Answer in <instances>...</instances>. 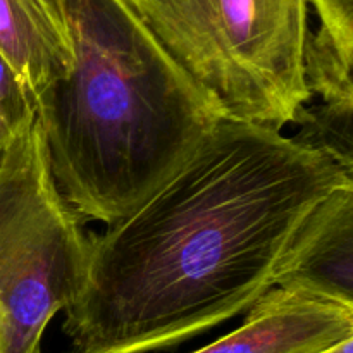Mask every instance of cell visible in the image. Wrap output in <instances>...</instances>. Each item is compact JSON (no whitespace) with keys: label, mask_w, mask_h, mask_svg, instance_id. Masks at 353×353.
Instances as JSON below:
<instances>
[{"label":"cell","mask_w":353,"mask_h":353,"mask_svg":"<svg viewBox=\"0 0 353 353\" xmlns=\"http://www.w3.org/2000/svg\"><path fill=\"white\" fill-rule=\"evenodd\" d=\"M353 185L330 157L261 124L221 119L130 216L90 236L64 310L72 353L169 350L254 307L324 199Z\"/></svg>","instance_id":"cell-1"},{"label":"cell","mask_w":353,"mask_h":353,"mask_svg":"<svg viewBox=\"0 0 353 353\" xmlns=\"http://www.w3.org/2000/svg\"><path fill=\"white\" fill-rule=\"evenodd\" d=\"M68 76L34 102L65 202L107 226L172 178L224 114L126 0H62Z\"/></svg>","instance_id":"cell-2"},{"label":"cell","mask_w":353,"mask_h":353,"mask_svg":"<svg viewBox=\"0 0 353 353\" xmlns=\"http://www.w3.org/2000/svg\"><path fill=\"white\" fill-rule=\"evenodd\" d=\"M228 119L281 131L312 100L309 0H126Z\"/></svg>","instance_id":"cell-3"},{"label":"cell","mask_w":353,"mask_h":353,"mask_svg":"<svg viewBox=\"0 0 353 353\" xmlns=\"http://www.w3.org/2000/svg\"><path fill=\"white\" fill-rule=\"evenodd\" d=\"M90 234L59 192L37 117L7 143L0 165V303L7 353H33L78 295Z\"/></svg>","instance_id":"cell-4"},{"label":"cell","mask_w":353,"mask_h":353,"mask_svg":"<svg viewBox=\"0 0 353 353\" xmlns=\"http://www.w3.org/2000/svg\"><path fill=\"white\" fill-rule=\"evenodd\" d=\"M353 340V305L295 288H272L245 323L193 353H327Z\"/></svg>","instance_id":"cell-5"},{"label":"cell","mask_w":353,"mask_h":353,"mask_svg":"<svg viewBox=\"0 0 353 353\" xmlns=\"http://www.w3.org/2000/svg\"><path fill=\"white\" fill-rule=\"evenodd\" d=\"M276 286L353 305V185L331 193L303 223Z\"/></svg>","instance_id":"cell-6"},{"label":"cell","mask_w":353,"mask_h":353,"mask_svg":"<svg viewBox=\"0 0 353 353\" xmlns=\"http://www.w3.org/2000/svg\"><path fill=\"white\" fill-rule=\"evenodd\" d=\"M0 52L34 102L72 65L62 0H0Z\"/></svg>","instance_id":"cell-7"},{"label":"cell","mask_w":353,"mask_h":353,"mask_svg":"<svg viewBox=\"0 0 353 353\" xmlns=\"http://www.w3.org/2000/svg\"><path fill=\"white\" fill-rule=\"evenodd\" d=\"M353 52L324 31H309L303 48V78L310 95L334 105H353Z\"/></svg>","instance_id":"cell-8"},{"label":"cell","mask_w":353,"mask_h":353,"mask_svg":"<svg viewBox=\"0 0 353 353\" xmlns=\"http://www.w3.org/2000/svg\"><path fill=\"white\" fill-rule=\"evenodd\" d=\"M293 123L300 126L293 140L326 155L345 172L353 176V105L305 103Z\"/></svg>","instance_id":"cell-9"},{"label":"cell","mask_w":353,"mask_h":353,"mask_svg":"<svg viewBox=\"0 0 353 353\" xmlns=\"http://www.w3.org/2000/svg\"><path fill=\"white\" fill-rule=\"evenodd\" d=\"M33 117L30 93L0 52V147H7Z\"/></svg>","instance_id":"cell-10"},{"label":"cell","mask_w":353,"mask_h":353,"mask_svg":"<svg viewBox=\"0 0 353 353\" xmlns=\"http://www.w3.org/2000/svg\"><path fill=\"white\" fill-rule=\"evenodd\" d=\"M319 28L338 45L353 52V0H309Z\"/></svg>","instance_id":"cell-11"},{"label":"cell","mask_w":353,"mask_h":353,"mask_svg":"<svg viewBox=\"0 0 353 353\" xmlns=\"http://www.w3.org/2000/svg\"><path fill=\"white\" fill-rule=\"evenodd\" d=\"M0 353H7V341H6V312L0 303Z\"/></svg>","instance_id":"cell-12"},{"label":"cell","mask_w":353,"mask_h":353,"mask_svg":"<svg viewBox=\"0 0 353 353\" xmlns=\"http://www.w3.org/2000/svg\"><path fill=\"white\" fill-rule=\"evenodd\" d=\"M33 353H41V348L38 347ZM327 353H353V340H348V341H345V343L338 345L336 348H333V350L327 352Z\"/></svg>","instance_id":"cell-13"},{"label":"cell","mask_w":353,"mask_h":353,"mask_svg":"<svg viewBox=\"0 0 353 353\" xmlns=\"http://www.w3.org/2000/svg\"><path fill=\"white\" fill-rule=\"evenodd\" d=\"M3 154H6V147H0V165H2V159Z\"/></svg>","instance_id":"cell-14"}]
</instances>
